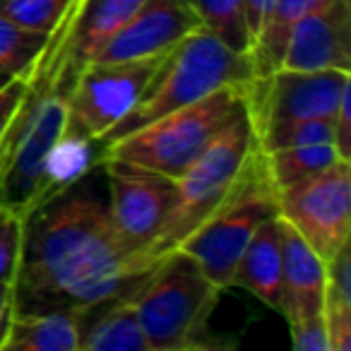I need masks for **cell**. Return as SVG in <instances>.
I'll use <instances>...</instances> for the list:
<instances>
[{
  "instance_id": "9",
  "label": "cell",
  "mask_w": 351,
  "mask_h": 351,
  "mask_svg": "<svg viewBox=\"0 0 351 351\" xmlns=\"http://www.w3.org/2000/svg\"><path fill=\"white\" fill-rule=\"evenodd\" d=\"M164 58L94 60L84 65L70 84V121L101 142L140 101Z\"/></svg>"
},
{
  "instance_id": "12",
  "label": "cell",
  "mask_w": 351,
  "mask_h": 351,
  "mask_svg": "<svg viewBox=\"0 0 351 351\" xmlns=\"http://www.w3.org/2000/svg\"><path fill=\"white\" fill-rule=\"evenodd\" d=\"M197 27L200 25L186 0H149L104 44L94 60L159 58Z\"/></svg>"
},
{
  "instance_id": "20",
  "label": "cell",
  "mask_w": 351,
  "mask_h": 351,
  "mask_svg": "<svg viewBox=\"0 0 351 351\" xmlns=\"http://www.w3.org/2000/svg\"><path fill=\"white\" fill-rule=\"evenodd\" d=\"M263 154L265 169H267V176L274 188H284L303 181V178H311V176L330 169L332 164H337L341 159L335 142L282 147V149L263 152Z\"/></svg>"
},
{
  "instance_id": "18",
  "label": "cell",
  "mask_w": 351,
  "mask_h": 351,
  "mask_svg": "<svg viewBox=\"0 0 351 351\" xmlns=\"http://www.w3.org/2000/svg\"><path fill=\"white\" fill-rule=\"evenodd\" d=\"M149 0H87L73 36V80Z\"/></svg>"
},
{
  "instance_id": "23",
  "label": "cell",
  "mask_w": 351,
  "mask_h": 351,
  "mask_svg": "<svg viewBox=\"0 0 351 351\" xmlns=\"http://www.w3.org/2000/svg\"><path fill=\"white\" fill-rule=\"evenodd\" d=\"M46 36L49 34L29 32L12 22L10 17L0 15V68L10 75H22L25 70H29L44 49Z\"/></svg>"
},
{
  "instance_id": "21",
  "label": "cell",
  "mask_w": 351,
  "mask_h": 351,
  "mask_svg": "<svg viewBox=\"0 0 351 351\" xmlns=\"http://www.w3.org/2000/svg\"><path fill=\"white\" fill-rule=\"evenodd\" d=\"M197 25L239 53H250L243 0H186Z\"/></svg>"
},
{
  "instance_id": "17",
  "label": "cell",
  "mask_w": 351,
  "mask_h": 351,
  "mask_svg": "<svg viewBox=\"0 0 351 351\" xmlns=\"http://www.w3.org/2000/svg\"><path fill=\"white\" fill-rule=\"evenodd\" d=\"M0 351H80L75 311H12Z\"/></svg>"
},
{
  "instance_id": "5",
  "label": "cell",
  "mask_w": 351,
  "mask_h": 351,
  "mask_svg": "<svg viewBox=\"0 0 351 351\" xmlns=\"http://www.w3.org/2000/svg\"><path fill=\"white\" fill-rule=\"evenodd\" d=\"M248 87L250 84L221 87L200 101L166 113L104 145L101 159L108 156L130 161L176 181L205 152L217 132L241 111L248 99Z\"/></svg>"
},
{
  "instance_id": "25",
  "label": "cell",
  "mask_w": 351,
  "mask_h": 351,
  "mask_svg": "<svg viewBox=\"0 0 351 351\" xmlns=\"http://www.w3.org/2000/svg\"><path fill=\"white\" fill-rule=\"evenodd\" d=\"M322 320H325L330 351H349L351 349V291H341L335 284L325 282Z\"/></svg>"
},
{
  "instance_id": "14",
  "label": "cell",
  "mask_w": 351,
  "mask_h": 351,
  "mask_svg": "<svg viewBox=\"0 0 351 351\" xmlns=\"http://www.w3.org/2000/svg\"><path fill=\"white\" fill-rule=\"evenodd\" d=\"M132 289L135 284L75 311L80 351H147Z\"/></svg>"
},
{
  "instance_id": "26",
  "label": "cell",
  "mask_w": 351,
  "mask_h": 351,
  "mask_svg": "<svg viewBox=\"0 0 351 351\" xmlns=\"http://www.w3.org/2000/svg\"><path fill=\"white\" fill-rule=\"evenodd\" d=\"M22 241H25V215L10 207H0V284L15 287Z\"/></svg>"
},
{
  "instance_id": "4",
  "label": "cell",
  "mask_w": 351,
  "mask_h": 351,
  "mask_svg": "<svg viewBox=\"0 0 351 351\" xmlns=\"http://www.w3.org/2000/svg\"><path fill=\"white\" fill-rule=\"evenodd\" d=\"M260 149L248 99L241 111L217 132L200 156L176 178V197L164 226L152 241V263L176 250L231 193L250 156Z\"/></svg>"
},
{
  "instance_id": "29",
  "label": "cell",
  "mask_w": 351,
  "mask_h": 351,
  "mask_svg": "<svg viewBox=\"0 0 351 351\" xmlns=\"http://www.w3.org/2000/svg\"><path fill=\"white\" fill-rule=\"evenodd\" d=\"M349 101H351V92L341 99L339 108L335 113V147L339 152L341 159L351 161V116H349Z\"/></svg>"
},
{
  "instance_id": "22",
  "label": "cell",
  "mask_w": 351,
  "mask_h": 351,
  "mask_svg": "<svg viewBox=\"0 0 351 351\" xmlns=\"http://www.w3.org/2000/svg\"><path fill=\"white\" fill-rule=\"evenodd\" d=\"M315 142H335V123L325 118H298V121L269 123L258 132V145L263 152L315 145Z\"/></svg>"
},
{
  "instance_id": "15",
  "label": "cell",
  "mask_w": 351,
  "mask_h": 351,
  "mask_svg": "<svg viewBox=\"0 0 351 351\" xmlns=\"http://www.w3.org/2000/svg\"><path fill=\"white\" fill-rule=\"evenodd\" d=\"M231 287H239L263 301L265 306L279 311L282 301V231L279 215L265 219L241 253L231 274Z\"/></svg>"
},
{
  "instance_id": "1",
  "label": "cell",
  "mask_w": 351,
  "mask_h": 351,
  "mask_svg": "<svg viewBox=\"0 0 351 351\" xmlns=\"http://www.w3.org/2000/svg\"><path fill=\"white\" fill-rule=\"evenodd\" d=\"M94 171L27 215L15 313L80 311L130 289L154 267L118 239Z\"/></svg>"
},
{
  "instance_id": "6",
  "label": "cell",
  "mask_w": 351,
  "mask_h": 351,
  "mask_svg": "<svg viewBox=\"0 0 351 351\" xmlns=\"http://www.w3.org/2000/svg\"><path fill=\"white\" fill-rule=\"evenodd\" d=\"M274 195L277 188L265 169L263 149H258L241 171L229 195L178 245V250L191 255L217 287L229 289L231 274L248 241L265 219L277 215Z\"/></svg>"
},
{
  "instance_id": "19",
  "label": "cell",
  "mask_w": 351,
  "mask_h": 351,
  "mask_svg": "<svg viewBox=\"0 0 351 351\" xmlns=\"http://www.w3.org/2000/svg\"><path fill=\"white\" fill-rule=\"evenodd\" d=\"M327 3L330 0H274L248 53L255 80H265L274 70H279L284 46H287L293 27L306 15H311L313 10L327 5Z\"/></svg>"
},
{
  "instance_id": "16",
  "label": "cell",
  "mask_w": 351,
  "mask_h": 351,
  "mask_svg": "<svg viewBox=\"0 0 351 351\" xmlns=\"http://www.w3.org/2000/svg\"><path fill=\"white\" fill-rule=\"evenodd\" d=\"M99 161H101V142L89 137L87 132L80 130L70 121L68 128L63 130V135L46 152L34 200H32V210L44 205L51 197L60 195V193L68 191L77 181H82L89 171L97 169Z\"/></svg>"
},
{
  "instance_id": "2",
  "label": "cell",
  "mask_w": 351,
  "mask_h": 351,
  "mask_svg": "<svg viewBox=\"0 0 351 351\" xmlns=\"http://www.w3.org/2000/svg\"><path fill=\"white\" fill-rule=\"evenodd\" d=\"M219 289L200 265L183 250H171L132 289V306L140 320L147 351L217 349L210 327Z\"/></svg>"
},
{
  "instance_id": "11",
  "label": "cell",
  "mask_w": 351,
  "mask_h": 351,
  "mask_svg": "<svg viewBox=\"0 0 351 351\" xmlns=\"http://www.w3.org/2000/svg\"><path fill=\"white\" fill-rule=\"evenodd\" d=\"M284 70H344L351 73V5L330 0L306 15L284 46Z\"/></svg>"
},
{
  "instance_id": "30",
  "label": "cell",
  "mask_w": 351,
  "mask_h": 351,
  "mask_svg": "<svg viewBox=\"0 0 351 351\" xmlns=\"http://www.w3.org/2000/svg\"><path fill=\"white\" fill-rule=\"evenodd\" d=\"M274 0H243V10H245V25H248V36L250 46H253L255 36H258L260 27H263L265 17H267L269 8H272Z\"/></svg>"
},
{
  "instance_id": "31",
  "label": "cell",
  "mask_w": 351,
  "mask_h": 351,
  "mask_svg": "<svg viewBox=\"0 0 351 351\" xmlns=\"http://www.w3.org/2000/svg\"><path fill=\"white\" fill-rule=\"evenodd\" d=\"M10 315H12V287L10 284H0V339H3V332H5Z\"/></svg>"
},
{
  "instance_id": "28",
  "label": "cell",
  "mask_w": 351,
  "mask_h": 351,
  "mask_svg": "<svg viewBox=\"0 0 351 351\" xmlns=\"http://www.w3.org/2000/svg\"><path fill=\"white\" fill-rule=\"evenodd\" d=\"M27 87H29V70H25L22 75H15L5 87L0 89V142L8 135L22 104H25Z\"/></svg>"
},
{
  "instance_id": "7",
  "label": "cell",
  "mask_w": 351,
  "mask_h": 351,
  "mask_svg": "<svg viewBox=\"0 0 351 351\" xmlns=\"http://www.w3.org/2000/svg\"><path fill=\"white\" fill-rule=\"evenodd\" d=\"M277 215L293 226L325 263L351 236V164L339 159L330 169L277 188Z\"/></svg>"
},
{
  "instance_id": "24",
  "label": "cell",
  "mask_w": 351,
  "mask_h": 351,
  "mask_svg": "<svg viewBox=\"0 0 351 351\" xmlns=\"http://www.w3.org/2000/svg\"><path fill=\"white\" fill-rule=\"evenodd\" d=\"M70 0H0V15L10 17L20 27L49 34L65 12Z\"/></svg>"
},
{
  "instance_id": "32",
  "label": "cell",
  "mask_w": 351,
  "mask_h": 351,
  "mask_svg": "<svg viewBox=\"0 0 351 351\" xmlns=\"http://www.w3.org/2000/svg\"><path fill=\"white\" fill-rule=\"evenodd\" d=\"M12 77H15V75H10V73H8V70H3V68H0V89L5 87V84L10 82Z\"/></svg>"
},
{
  "instance_id": "10",
  "label": "cell",
  "mask_w": 351,
  "mask_h": 351,
  "mask_svg": "<svg viewBox=\"0 0 351 351\" xmlns=\"http://www.w3.org/2000/svg\"><path fill=\"white\" fill-rule=\"evenodd\" d=\"M351 92V73L344 70H274L248 87V111L255 130L269 123L325 118L335 121L341 99Z\"/></svg>"
},
{
  "instance_id": "3",
  "label": "cell",
  "mask_w": 351,
  "mask_h": 351,
  "mask_svg": "<svg viewBox=\"0 0 351 351\" xmlns=\"http://www.w3.org/2000/svg\"><path fill=\"white\" fill-rule=\"evenodd\" d=\"M253 80L255 73L248 53L229 49L215 34L197 27L166 53L140 101L113 130L104 135L101 147L166 113L200 101L217 89L250 84Z\"/></svg>"
},
{
  "instance_id": "27",
  "label": "cell",
  "mask_w": 351,
  "mask_h": 351,
  "mask_svg": "<svg viewBox=\"0 0 351 351\" xmlns=\"http://www.w3.org/2000/svg\"><path fill=\"white\" fill-rule=\"evenodd\" d=\"M289 339L293 351H330L322 313L289 317Z\"/></svg>"
},
{
  "instance_id": "8",
  "label": "cell",
  "mask_w": 351,
  "mask_h": 351,
  "mask_svg": "<svg viewBox=\"0 0 351 351\" xmlns=\"http://www.w3.org/2000/svg\"><path fill=\"white\" fill-rule=\"evenodd\" d=\"M99 169L106 181L108 217L118 239L132 255L142 258L147 265H154L147 250L171 212L176 181L130 161L108 156L99 161Z\"/></svg>"
},
{
  "instance_id": "13",
  "label": "cell",
  "mask_w": 351,
  "mask_h": 351,
  "mask_svg": "<svg viewBox=\"0 0 351 351\" xmlns=\"http://www.w3.org/2000/svg\"><path fill=\"white\" fill-rule=\"evenodd\" d=\"M279 231H282V301H279V313L287 320L296 315L322 313L327 263L282 217H279Z\"/></svg>"
}]
</instances>
